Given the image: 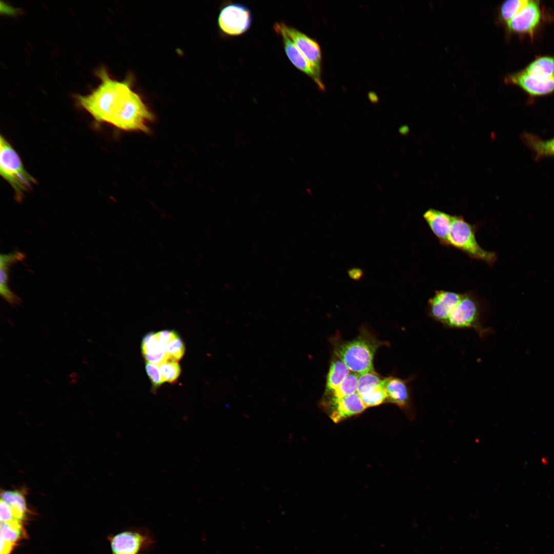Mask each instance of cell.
Returning a JSON list of instances; mask_svg holds the SVG:
<instances>
[{
    "label": "cell",
    "mask_w": 554,
    "mask_h": 554,
    "mask_svg": "<svg viewBox=\"0 0 554 554\" xmlns=\"http://www.w3.org/2000/svg\"><path fill=\"white\" fill-rule=\"evenodd\" d=\"M276 24L285 32L320 76L322 55L318 43L304 33L284 23Z\"/></svg>",
    "instance_id": "cell-10"
},
{
    "label": "cell",
    "mask_w": 554,
    "mask_h": 554,
    "mask_svg": "<svg viewBox=\"0 0 554 554\" xmlns=\"http://www.w3.org/2000/svg\"><path fill=\"white\" fill-rule=\"evenodd\" d=\"M26 492L25 487L1 491V500L7 503L16 520L21 521L26 513Z\"/></svg>",
    "instance_id": "cell-18"
},
{
    "label": "cell",
    "mask_w": 554,
    "mask_h": 554,
    "mask_svg": "<svg viewBox=\"0 0 554 554\" xmlns=\"http://www.w3.org/2000/svg\"><path fill=\"white\" fill-rule=\"evenodd\" d=\"M527 1L528 0H508L503 2L499 10L500 19L506 23L522 9Z\"/></svg>",
    "instance_id": "cell-22"
},
{
    "label": "cell",
    "mask_w": 554,
    "mask_h": 554,
    "mask_svg": "<svg viewBox=\"0 0 554 554\" xmlns=\"http://www.w3.org/2000/svg\"><path fill=\"white\" fill-rule=\"evenodd\" d=\"M217 22L222 32L230 36H238L249 29L252 24V15L246 5L230 3L221 9Z\"/></svg>",
    "instance_id": "cell-8"
},
{
    "label": "cell",
    "mask_w": 554,
    "mask_h": 554,
    "mask_svg": "<svg viewBox=\"0 0 554 554\" xmlns=\"http://www.w3.org/2000/svg\"><path fill=\"white\" fill-rule=\"evenodd\" d=\"M1 522H6L14 519L13 514L6 502L1 500L0 503Z\"/></svg>",
    "instance_id": "cell-31"
},
{
    "label": "cell",
    "mask_w": 554,
    "mask_h": 554,
    "mask_svg": "<svg viewBox=\"0 0 554 554\" xmlns=\"http://www.w3.org/2000/svg\"><path fill=\"white\" fill-rule=\"evenodd\" d=\"M147 541L146 536L131 531L118 533L110 540L114 554H138Z\"/></svg>",
    "instance_id": "cell-14"
},
{
    "label": "cell",
    "mask_w": 554,
    "mask_h": 554,
    "mask_svg": "<svg viewBox=\"0 0 554 554\" xmlns=\"http://www.w3.org/2000/svg\"><path fill=\"white\" fill-rule=\"evenodd\" d=\"M505 82L520 87L533 96H543L554 92V75L526 67L508 75Z\"/></svg>",
    "instance_id": "cell-7"
},
{
    "label": "cell",
    "mask_w": 554,
    "mask_h": 554,
    "mask_svg": "<svg viewBox=\"0 0 554 554\" xmlns=\"http://www.w3.org/2000/svg\"><path fill=\"white\" fill-rule=\"evenodd\" d=\"M452 215L432 208L426 210L423 215L431 231L442 245L451 224Z\"/></svg>",
    "instance_id": "cell-15"
},
{
    "label": "cell",
    "mask_w": 554,
    "mask_h": 554,
    "mask_svg": "<svg viewBox=\"0 0 554 554\" xmlns=\"http://www.w3.org/2000/svg\"><path fill=\"white\" fill-rule=\"evenodd\" d=\"M399 130L401 134H405L407 133L409 130L406 126H403L400 128Z\"/></svg>",
    "instance_id": "cell-34"
},
{
    "label": "cell",
    "mask_w": 554,
    "mask_h": 554,
    "mask_svg": "<svg viewBox=\"0 0 554 554\" xmlns=\"http://www.w3.org/2000/svg\"><path fill=\"white\" fill-rule=\"evenodd\" d=\"M156 333L160 341L165 347L171 340L179 337L175 331L170 330H162Z\"/></svg>",
    "instance_id": "cell-30"
},
{
    "label": "cell",
    "mask_w": 554,
    "mask_h": 554,
    "mask_svg": "<svg viewBox=\"0 0 554 554\" xmlns=\"http://www.w3.org/2000/svg\"><path fill=\"white\" fill-rule=\"evenodd\" d=\"M360 396L366 407L379 405L387 399L382 381L375 387Z\"/></svg>",
    "instance_id": "cell-23"
},
{
    "label": "cell",
    "mask_w": 554,
    "mask_h": 554,
    "mask_svg": "<svg viewBox=\"0 0 554 554\" xmlns=\"http://www.w3.org/2000/svg\"><path fill=\"white\" fill-rule=\"evenodd\" d=\"M542 19V11L538 1L528 0L522 9L506 23L510 32L532 36Z\"/></svg>",
    "instance_id": "cell-9"
},
{
    "label": "cell",
    "mask_w": 554,
    "mask_h": 554,
    "mask_svg": "<svg viewBox=\"0 0 554 554\" xmlns=\"http://www.w3.org/2000/svg\"><path fill=\"white\" fill-rule=\"evenodd\" d=\"M14 545L1 540L0 554H9Z\"/></svg>",
    "instance_id": "cell-33"
},
{
    "label": "cell",
    "mask_w": 554,
    "mask_h": 554,
    "mask_svg": "<svg viewBox=\"0 0 554 554\" xmlns=\"http://www.w3.org/2000/svg\"><path fill=\"white\" fill-rule=\"evenodd\" d=\"M350 371L345 363L334 354L327 376L324 398L330 395Z\"/></svg>",
    "instance_id": "cell-19"
},
{
    "label": "cell",
    "mask_w": 554,
    "mask_h": 554,
    "mask_svg": "<svg viewBox=\"0 0 554 554\" xmlns=\"http://www.w3.org/2000/svg\"><path fill=\"white\" fill-rule=\"evenodd\" d=\"M0 173L11 186L17 202L36 183V180L24 168L22 161L10 143L2 135L0 138Z\"/></svg>",
    "instance_id": "cell-6"
},
{
    "label": "cell",
    "mask_w": 554,
    "mask_h": 554,
    "mask_svg": "<svg viewBox=\"0 0 554 554\" xmlns=\"http://www.w3.org/2000/svg\"><path fill=\"white\" fill-rule=\"evenodd\" d=\"M154 116L140 96L129 85L122 93L109 124L126 131H149L147 123Z\"/></svg>",
    "instance_id": "cell-4"
},
{
    "label": "cell",
    "mask_w": 554,
    "mask_h": 554,
    "mask_svg": "<svg viewBox=\"0 0 554 554\" xmlns=\"http://www.w3.org/2000/svg\"><path fill=\"white\" fill-rule=\"evenodd\" d=\"M141 348L147 362L160 365L167 361L166 347L160 341L156 332L147 333L143 339Z\"/></svg>",
    "instance_id": "cell-17"
},
{
    "label": "cell",
    "mask_w": 554,
    "mask_h": 554,
    "mask_svg": "<svg viewBox=\"0 0 554 554\" xmlns=\"http://www.w3.org/2000/svg\"><path fill=\"white\" fill-rule=\"evenodd\" d=\"M8 280V267H1V294L9 304L18 305L21 303V299L9 289Z\"/></svg>",
    "instance_id": "cell-25"
},
{
    "label": "cell",
    "mask_w": 554,
    "mask_h": 554,
    "mask_svg": "<svg viewBox=\"0 0 554 554\" xmlns=\"http://www.w3.org/2000/svg\"><path fill=\"white\" fill-rule=\"evenodd\" d=\"M98 76L101 82L90 94L78 95L79 105L88 112L98 123H110L117 102L126 87L131 83L129 77L118 81L111 77L107 71L101 69Z\"/></svg>",
    "instance_id": "cell-1"
},
{
    "label": "cell",
    "mask_w": 554,
    "mask_h": 554,
    "mask_svg": "<svg viewBox=\"0 0 554 554\" xmlns=\"http://www.w3.org/2000/svg\"><path fill=\"white\" fill-rule=\"evenodd\" d=\"M273 29L275 32L282 37L285 52L292 64L299 70L310 76L320 90H324L325 88L321 80V76L317 73L293 41L276 23Z\"/></svg>",
    "instance_id": "cell-12"
},
{
    "label": "cell",
    "mask_w": 554,
    "mask_h": 554,
    "mask_svg": "<svg viewBox=\"0 0 554 554\" xmlns=\"http://www.w3.org/2000/svg\"><path fill=\"white\" fill-rule=\"evenodd\" d=\"M165 352L167 361L177 362L181 359L185 353V346L180 337L168 343Z\"/></svg>",
    "instance_id": "cell-27"
},
{
    "label": "cell",
    "mask_w": 554,
    "mask_h": 554,
    "mask_svg": "<svg viewBox=\"0 0 554 554\" xmlns=\"http://www.w3.org/2000/svg\"><path fill=\"white\" fill-rule=\"evenodd\" d=\"M477 226L467 222L461 215H452L444 245L457 248L472 259L493 265L497 260V254L488 251L478 244L476 236Z\"/></svg>",
    "instance_id": "cell-5"
},
{
    "label": "cell",
    "mask_w": 554,
    "mask_h": 554,
    "mask_svg": "<svg viewBox=\"0 0 554 554\" xmlns=\"http://www.w3.org/2000/svg\"><path fill=\"white\" fill-rule=\"evenodd\" d=\"M483 317V305L476 294L459 292L442 325L451 329H472L482 338L490 329L484 326Z\"/></svg>",
    "instance_id": "cell-3"
},
{
    "label": "cell",
    "mask_w": 554,
    "mask_h": 554,
    "mask_svg": "<svg viewBox=\"0 0 554 554\" xmlns=\"http://www.w3.org/2000/svg\"><path fill=\"white\" fill-rule=\"evenodd\" d=\"M145 369L154 387H159L164 382L159 365L147 362Z\"/></svg>",
    "instance_id": "cell-28"
},
{
    "label": "cell",
    "mask_w": 554,
    "mask_h": 554,
    "mask_svg": "<svg viewBox=\"0 0 554 554\" xmlns=\"http://www.w3.org/2000/svg\"><path fill=\"white\" fill-rule=\"evenodd\" d=\"M382 384L385 390L387 399L398 405L413 419L414 416L413 406L407 381L390 376L382 379Z\"/></svg>",
    "instance_id": "cell-11"
},
{
    "label": "cell",
    "mask_w": 554,
    "mask_h": 554,
    "mask_svg": "<svg viewBox=\"0 0 554 554\" xmlns=\"http://www.w3.org/2000/svg\"><path fill=\"white\" fill-rule=\"evenodd\" d=\"M22 526L21 521L1 522V540L14 545L21 537Z\"/></svg>",
    "instance_id": "cell-21"
},
{
    "label": "cell",
    "mask_w": 554,
    "mask_h": 554,
    "mask_svg": "<svg viewBox=\"0 0 554 554\" xmlns=\"http://www.w3.org/2000/svg\"><path fill=\"white\" fill-rule=\"evenodd\" d=\"M382 379L374 370L360 375L357 386V393L360 395L372 389L381 383Z\"/></svg>",
    "instance_id": "cell-24"
},
{
    "label": "cell",
    "mask_w": 554,
    "mask_h": 554,
    "mask_svg": "<svg viewBox=\"0 0 554 554\" xmlns=\"http://www.w3.org/2000/svg\"><path fill=\"white\" fill-rule=\"evenodd\" d=\"M325 406L330 407V417L335 423L360 414L366 408L357 392L337 400Z\"/></svg>",
    "instance_id": "cell-13"
},
{
    "label": "cell",
    "mask_w": 554,
    "mask_h": 554,
    "mask_svg": "<svg viewBox=\"0 0 554 554\" xmlns=\"http://www.w3.org/2000/svg\"><path fill=\"white\" fill-rule=\"evenodd\" d=\"M521 141L532 153L535 161L554 156V136L544 140L537 135L524 132L521 135Z\"/></svg>",
    "instance_id": "cell-16"
},
{
    "label": "cell",
    "mask_w": 554,
    "mask_h": 554,
    "mask_svg": "<svg viewBox=\"0 0 554 554\" xmlns=\"http://www.w3.org/2000/svg\"><path fill=\"white\" fill-rule=\"evenodd\" d=\"M159 366L164 382H175L181 373V368L177 362L167 361Z\"/></svg>",
    "instance_id": "cell-26"
},
{
    "label": "cell",
    "mask_w": 554,
    "mask_h": 554,
    "mask_svg": "<svg viewBox=\"0 0 554 554\" xmlns=\"http://www.w3.org/2000/svg\"><path fill=\"white\" fill-rule=\"evenodd\" d=\"M385 343L369 332H361L349 341H332L334 354L340 358L350 371L362 374L374 371L373 358L378 349Z\"/></svg>",
    "instance_id": "cell-2"
},
{
    "label": "cell",
    "mask_w": 554,
    "mask_h": 554,
    "mask_svg": "<svg viewBox=\"0 0 554 554\" xmlns=\"http://www.w3.org/2000/svg\"><path fill=\"white\" fill-rule=\"evenodd\" d=\"M360 375L350 371L332 393L323 399V405L326 406L337 400L356 393Z\"/></svg>",
    "instance_id": "cell-20"
},
{
    "label": "cell",
    "mask_w": 554,
    "mask_h": 554,
    "mask_svg": "<svg viewBox=\"0 0 554 554\" xmlns=\"http://www.w3.org/2000/svg\"><path fill=\"white\" fill-rule=\"evenodd\" d=\"M25 254L20 251H14L8 254H1L0 267H7L17 261L24 260Z\"/></svg>",
    "instance_id": "cell-29"
},
{
    "label": "cell",
    "mask_w": 554,
    "mask_h": 554,
    "mask_svg": "<svg viewBox=\"0 0 554 554\" xmlns=\"http://www.w3.org/2000/svg\"><path fill=\"white\" fill-rule=\"evenodd\" d=\"M348 274L352 280L359 281L363 278L364 272L359 268L354 267L348 270Z\"/></svg>",
    "instance_id": "cell-32"
}]
</instances>
